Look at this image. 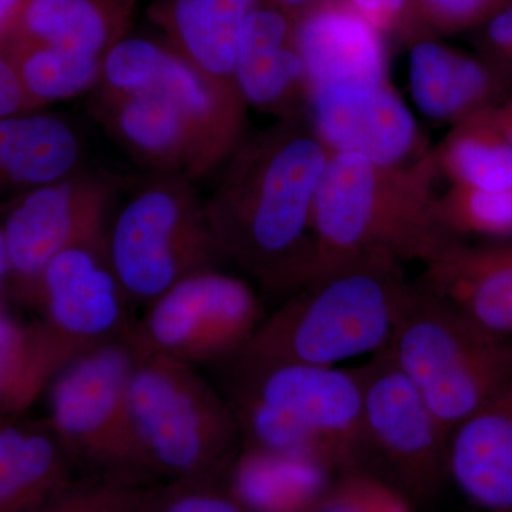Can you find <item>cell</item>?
I'll return each instance as SVG.
<instances>
[{"instance_id": "cell-15", "label": "cell", "mask_w": 512, "mask_h": 512, "mask_svg": "<svg viewBox=\"0 0 512 512\" xmlns=\"http://www.w3.org/2000/svg\"><path fill=\"white\" fill-rule=\"evenodd\" d=\"M308 96L330 84L389 79V42L343 0H323L295 22Z\"/></svg>"}, {"instance_id": "cell-29", "label": "cell", "mask_w": 512, "mask_h": 512, "mask_svg": "<svg viewBox=\"0 0 512 512\" xmlns=\"http://www.w3.org/2000/svg\"><path fill=\"white\" fill-rule=\"evenodd\" d=\"M316 512H412L409 495L366 468L346 471Z\"/></svg>"}, {"instance_id": "cell-25", "label": "cell", "mask_w": 512, "mask_h": 512, "mask_svg": "<svg viewBox=\"0 0 512 512\" xmlns=\"http://www.w3.org/2000/svg\"><path fill=\"white\" fill-rule=\"evenodd\" d=\"M490 110L453 124L434 148L439 174L448 183L512 191V147L495 127Z\"/></svg>"}, {"instance_id": "cell-33", "label": "cell", "mask_w": 512, "mask_h": 512, "mask_svg": "<svg viewBox=\"0 0 512 512\" xmlns=\"http://www.w3.org/2000/svg\"><path fill=\"white\" fill-rule=\"evenodd\" d=\"M478 55L512 77V3L476 30Z\"/></svg>"}, {"instance_id": "cell-38", "label": "cell", "mask_w": 512, "mask_h": 512, "mask_svg": "<svg viewBox=\"0 0 512 512\" xmlns=\"http://www.w3.org/2000/svg\"><path fill=\"white\" fill-rule=\"evenodd\" d=\"M10 278H12V265H10L8 242H6L5 232L0 224V301L5 298Z\"/></svg>"}, {"instance_id": "cell-37", "label": "cell", "mask_w": 512, "mask_h": 512, "mask_svg": "<svg viewBox=\"0 0 512 512\" xmlns=\"http://www.w3.org/2000/svg\"><path fill=\"white\" fill-rule=\"evenodd\" d=\"M491 119L512 147V94L490 110Z\"/></svg>"}, {"instance_id": "cell-24", "label": "cell", "mask_w": 512, "mask_h": 512, "mask_svg": "<svg viewBox=\"0 0 512 512\" xmlns=\"http://www.w3.org/2000/svg\"><path fill=\"white\" fill-rule=\"evenodd\" d=\"M80 355L43 320L20 322L0 301V416L25 413Z\"/></svg>"}, {"instance_id": "cell-18", "label": "cell", "mask_w": 512, "mask_h": 512, "mask_svg": "<svg viewBox=\"0 0 512 512\" xmlns=\"http://www.w3.org/2000/svg\"><path fill=\"white\" fill-rule=\"evenodd\" d=\"M511 79L484 57L436 37H424L410 46V92L417 109L431 120L453 126L493 109L511 96Z\"/></svg>"}, {"instance_id": "cell-12", "label": "cell", "mask_w": 512, "mask_h": 512, "mask_svg": "<svg viewBox=\"0 0 512 512\" xmlns=\"http://www.w3.org/2000/svg\"><path fill=\"white\" fill-rule=\"evenodd\" d=\"M305 117L333 154L379 164H406L426 156L416 119L389 79L330 84L306 100Z\"/></svg>"}, {"instance_id": "cell-26", "label": "cell", "mask_w": 512, "mask_h": 512, "mask_svg": "<svg viewBox=\"0 0 512 512\" xmlns=\"http://www.w3.org/2000/svg\"><path fill=\"white\" fill-rule=\"evenodd\" d=\"M3 49L40 110L99 86L103 57L46 45H6Z\"/></svg>"}, {"instance_id": "cell-1", "label": "cell", "mask_w": 512, "mask_h": 512, "mask_svg": "<svg viewBox=\"0 0 512 512\" xmlns=\"http://www.w3.org/2000/svg\"><path fill=\"white\" fill-rule=\"evenodd\" d=\"M329 157L305 116L242 137L205 200L222 261L268 291L301 289L311 274L313 207Z\"/></svg>"}, {"instance_id": "cell-30", "label": "cell", "mask_w": 512, "mask_h": 512, "mask_svg": "<svg viewBox=\"0 0 512 512\" xmlns=\"http://www.w3.org/2000/svg\"><path fill=\"white\" fill-rule=\"evenodd\" d=\"M512 0H414L421 39L476 32Z\"/></svg>"}, {"instance_id": "cell-8", "label": "cell", "mask_w": 512, "mask_h": 512, "mask_svg": "<svg viewBox=\"0 0 512 512\" xmlns=\"http://www.w3.org/2000/svg\"><path fill=\"white\" fill-rule=\"evenodd\" d=\"M128 336L89 350L49 386V423L72 464L96 474L147 476L128 410L134 365Z\"/></svg>"}, {"instance_id": "cell-6", "label": "cell", "mask_w": 512, "mask_h": 512, "mask_svg": "<svg viewBox=\"0 0 512 512\" xmlns=\"http://www.w3.org/2000/svg\"><path fill=\"white\" fill-rule=\"evenodd\" d=\"M384 350L448 437L512 376V336L488 332L420 284Z\"/></svg>"}, {"instance_id": "cell-4", "label": "cell", "mask_w": 512, "mask_h": 512, "mask_svg": "<svg viewBox=\"0 0 512 512\" xmlns=\"http://www.w3.org/2000/svg\"><path fill=\"white\" fill-rule=\"evenodd\" d=\"M412 285L404 278L402 264L389 258L332 269L265 316L237 356L336 366L352 357L376 355L389 345Z\"/></svg>"}, {"instance_id": "cell-23", "label": "cell", "mask_w": 512, "mask_h": 512, "mask_svg": "<svg viewBox=\"0 0 512 512\" xmlns=\"http://www.w3.org/2000/svg\"><path fill=\"white\" fill-rule=\"evenodd\" d=\"M72 481V461L49 423L0 416V512H36Z\"/></svg>"}, {"instance_id": "cell-9", "label": "cell", "mask_w": 512, "mask_h": 512, "mask_svg": "<svg viewBox=\"0 0 512 512\" xmlns=\"http://www.w3.org/2000/svg\"><path fill=\"white\" fill-rule=\"evenodd\" d=\"M264 318L252 286L214 268L188 276L147 305L127 336L136 349L195 367L220 365L247 346Z\"/></svg>"}, {"instance_id": "cell-16", "label": "cell", "mask_w": 512, "mask_h": 512, "mask_svg": "<svg viewBox=\"0 0 512 512\" xmlns=\"http://www.w3.org/2000/svg\"><path fill=\"white\" fill-rule=\"evenodd\" d=\"M423 266L424 289L488 332L512 336V241L454 238Z\"/></svg>"}, {"instance_id": "cell-21", "label": "cell", "mask_w": 512, "mask_h": 512, "mask_svg": "<svg viewBox=\"0 0 512 512\" xmlns=\"http://www.w3.org/2000/svg\"><path fill=\"white\" fill-rule=\"evenodd\" d=\"M228 471L231 498L245 512H316L339 476L315 458L251 447Z\"/></svg>"}, {"instance_id": "cell-2", "label": "cell", "mask_w": 512, "mask_h": 512, "mask_svg": "<svg viewBox=\"0 0 512 512\" xmlns=\"http://www.w3.org/2000/svg\"><path fill=\"white\" fill-rule=\"evenodd\" d=\"M439 175L434 148L412 163L394 165L330 156L313 207L308 282L365 259L424 265L439 254L456 238L437 211Z\"/></svg>"}, {"instance_id": "cell-11", "label": "cell", "mask_w": 512, "mask_h": 512, "mask_svg": "<svg viewBox=\"0 0 512 512\" xmlns=\"http://www.w3.org/2000/svg\"><path fill=\"white\" fill-rule=\"evenodd\" d=\"M356 370L373 460L387 467L394 484L409 497L436 494L448 478L450 437L386 350Z\"/></svg>"}, {"instance_id": "cell-5", "label": "cell", "mask_w": 512, "mask_h": 512, "mask_svg": "<svg viewBox=\"0 0 512 512\" xmlns=\"http://www.w3.org/2000/svg\"><path fill=\"white\" fill-rule=\"evenodd\" d=\"M134 352L128 410L146 474L173 478L175 484H204L229 470L242 443L227 399L197 367Z\"/></svg>"}, {"instance_id": "cell-13", "label": "cell", "mask_w": 512, "mask_h": 512, "mask_svg": "<svg viewBox=\"0 0 512 512\" xmlns=\"http://www.w3.org/2000/svg\"><path fill=\"white\" fill-rule=\"evenodd\" d=\"M130 306L107 258L106 238L60 252L43 272L37 308L47 328L77 352L126 338L136 322Z\"/></svg>"}, {"instance_id": "cell-36", "label": "cell", "mask_w": 512, "mask_h": 512, "mask_svg": "<svg viewBox=\"0 0 512 512\" xmlns=\"http://www.w3.org/2000/svg\"><path fill=\"white\" fill-rule=\"evenodd\" d=\"M323 0H261V3L285 13L293 22H298L306 13L320 5Z\"/></svg>"}, {"instance_id": "cell-17", "label": "cell", "mask_w": 512, "mask_h": 512, "mask_svg": "<svg viewBox=\"0 0 512 512\" xmlns=\"http://www.w3.org/2000/svg\"><path fill=\"white\" fill-rule=\"evenodd\" d=\"M235 76L248 107L274 114L276 120L305 116L308 87L295 22L259 3L239 39Z\"/></svg>"}, {"instance_id": "cell-32", "label": "cell", "mask_w": 512, "mask_h": 512, "mask_svg": "<svg viewBox=\"0 0 512 512\" xmlns=\"http://www.w3.org/2000/svg\"><path fill=\"white\" fill-rule=\"evenodd\" d=\"M143 512H245L232 498L205 490L204 484H175L170 493L146 498Z\"/></svg>"}, {"instance_id": "cell-14", "label": "cell", "mask_w": 512, "mask_h": 512, "mask_svg": "<svg viewBox=\"0 0 512 512\" xmlns=\"http://www.w3.org/2000/svg\"><path fill=\"white\" fill-rule=\"evenodd\" d=\"M261 0H161L154 20L167 45L234 109L248 106L239 93L237 55L247 19Z\"/></svg>"}, {"instance_id": "cell-27", "label": "cell", "mask_w": 512, "mask_h": 512, "mask_svg": "<svg viewBox=\"0 0 512 512\" xmlns=\"http://www.w3.org/2000/svg\"><path fill=\"white\" fill-rule=\"evenodd\" d=\"M441 224L453 237L512 241V191L450 184L437 198Z\"/></svg>"}, {"instance_id": "cell-28", "label": "cell", "mask_w": 512, "mask_h": 512, "mask_svg": "<svg viewBox=\"0 0 512 512\" xmlns=\"http://www.w3.org/2000/svg\"><path fill=\"white\" fill-rule=\"evenodd\" d=\"M138 480L116 474H96L90 480L70 483L36 512H143L146 495Z\"/></svg>"}, {"instance_id": "cell-31", "label": "cell", "mask_w": 512, "mask_h": 512, "mask_svg": "<svg viewBox=\"0 0 512 512\" xmlns=\"http://www.w3.org/2000/svg\"><path fill=\"white\" fill-rule=\"evenodd\" d=\"M375 26L387 42L412 46L421 39L414 0H343Z\"/></svg>"}, {"instance_id": "cell-20", "label": "cell", "mask_w": 512, "mask_h": 512, "mask_svg": "<svg viewBox=\"0 0 512 512\" xmlns=\"http://www.w3.org/2000/svg\"><path fill=\"white\" fill-rule=\"evenodd\" d=\"M83 154V138L66 117L39 110L0 119V200L77 173Z\"/></svg>"}, {"instance_id": "cell-22", "label": "cell", "mask_w": 512, "mask_h": 512, "mask_svg": "<svg viewBox=\"0 0 512 512\" xmlns=\"http://www.w3.org/2000/svg\"><path fill=\"white\" fill-rule=\"evenodd\" d=\"M134 5L136 0H29L6 45L55 46L104 57L126 37Z\"/></svg>"}, {"instance_id": "cell-34", "label": "cell", "mask_w": 512, "mask_h": 512, "mask_svg": "<svg viewBox=\"0 0 512 512\" xmlns=\"http://www.w3.org/2000/svg\"><path fill=\"white\" fill-rule=\"evenodd\" d=\"M39 110L26 93L15 63L0 47V119Z\"/></svg>"}, {"instance_id": "cell-35", "label": "cell", "mask_w": 512, "mask_h": 512, "mask_svg": "<svg viewBox=\"0 0 512 512\" xmlns=\"http://www.w3.org/2000/svg\"><path fill=\"white\" fill-rule=\"evenodd\" d=\"M29 0H0V47L6 45Z\"/></svg>"}, {"instance_id": "cell-3", "label": "cell", "mask_w": 512, "mask_h": 512, "mask_svg": "<svg viewBox=\"0 0 512 512\" xmlns=\"http://www.w3.org/2000/svg\"><path fill=\"white\" fill-rule=\"evenodd\" d=\"M228 396L242 447L311 457L343 474L372 461L356 369L235 356Z\"/></svg>"}, {"instance_id": "cell-7", "label": "cell", "mask_w": 512, "mask_h": 512, "mask_svg": "<svg viewBox=\"0 0 512 512\" xmlns=\"http://www.w3.org/2000/svg\"><path fill=\"white\" fill-rule=\"evenodd\" d=\"M107 258L131 305H150L222 261L194 180L151 174L128 195L106 234Z\"/></svg>"}, {"instance_id": "cell-19", "label": "cell", "mask_w": 512, "mask_h": 512, "mask_svg": "<svg viewBox=\"0 0 512 512\" xmlns=\"http://www.w3.org/2000/svg\"><path fill=\"white\" fill-rule=\"evenodd\" d=\"M447 473L484 512H512V376L453 430Z\"/></svg>"}, {"instance_id": "cell-10", "label": "cell", "mask_w": 512, "mask_h": 512, "mask_svg": "<svg viewBox=\"0 0 512 512\" xmlns=\"http://www.w3.org/2000/svg\"><path fill=\"white\" fill-rule=\"evenodd\" d=\"M114 194L111 178L80 170L10 201L2 228L20 301L37 308L43 272L60 252L106 238Z\"/></svg>"}]
</instances>
